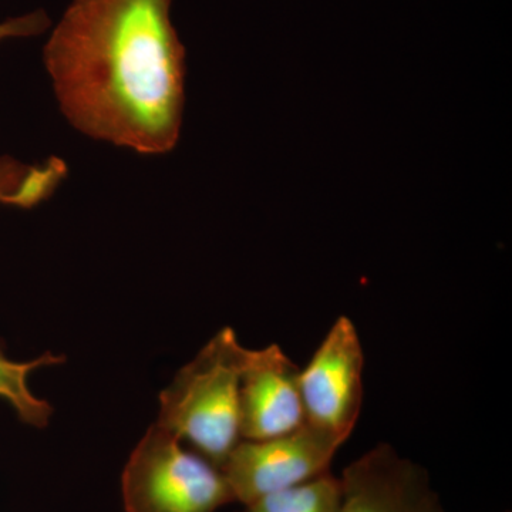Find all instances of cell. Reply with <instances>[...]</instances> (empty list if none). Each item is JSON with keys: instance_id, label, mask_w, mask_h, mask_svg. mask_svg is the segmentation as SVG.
<instances>
[{"instance_id": "obj_9", "label": "cell", "mask_w": 512, "mask_h": 512, "mask_svg": "<svg viewBox=\"0 0 512 512\" xmlns=\"http://www.w3.org/2000/svg\"><path fill=\"white\" fill-rule=\"evenodd\" d=\"M62 362L63 357L53 353H46L32 362H13L0 352V399L15 409L23 423L33 427H45L49 423L52 406L32 393L29 375L39 367Z\"/></svg>"}, {"instance_id": "obj_5", "label": "cell", "mask_w": 512, "mask_h": 512, "mask_svg": "<svg viewBox=\"0 0 512 512\" xmlns=\"http://www.w3.org/2000/svg\"><path fill=\"white\" fill-rule=\"evenodd\" d=\"M342 444L305 423L274 439L239 441L222 473L235 501L247 505L262 495L329 473L330 463Z\"/></svg>"}, {"instance_id": "obj_11", "label": "cell", "mask_w": 512, "mask_h": 512, "mask_svg": "<svg viewBox=\"0 0 512 512\" xmlns=\"http://www.w3.org/2000/svg\"><path fill=\"white\" fill-rule=\"evenodd\" d=\"M52 26V20L45 10H33L26 15L16 16L0 22V42L10 39H25L43 35Z\"/></svg>"}, {"instance_id": "obj_1", "label": "cell", "mask_w": 512, "mask_h": 512, "mask_svg": "<svg viewBox=\"0 0 512 512\" xmlns=\"http://www.w3.org/2000/svg\"><path fill=\"white\" fill-rule=\"evenodd\" d=\"M173 0H73L43 52L60 109L94 140L165 154L180 137L185 49Z\"/></svg>"}, {"instance_id": "obj_3", "label": "cell", "mask_w": 512, "mask_h": 512, "mask_svg": "<svg viewBox=\"0 0 512 512\" xmlns=\"http://www.w3.org/2000/svg\"><path fill=\"white\" fill-rule=\"evenodd\" d=\"M123 500L127 512H215L235 498L220 468L156 423L128 458Z\"/></svg>"}, {"instance_id": "obj_2", "label": "cell", "mask_w": 512, "mask_h": 512, "mask_svg": "<svg viewBox=\"0 0 512 512\" xmlns=\"http://www.w3.org/2000/svg\"><path fill=\"white\" fill-rule=\"evenodd\" d=\"M245 350L234 330H220L160 394L157 423L220 470L242 440L239 384Z\"/></svg>"}, {"instance_id": "obj_7", "label": "cell", "mask_w": 512, "mask_h": 512, "mask_svg": "<svg viewBox=\"0 0 512 512\" xmlns=\"http://www.w3.org/2000/svg\"><path fill=\"white\" fill-rule=\"evenodd\" d=\"M340 512H444L426 470L379 444L343 471Z\"/></svg>"}, {"instance_id": "obj_4", "label": "cell", "mask_w": 512, "mask_h": 512, "mask_svg": "<svg viewBox=\"0 0 512 512\" xmlns=\"http://www.w3.org/2000/svg\"><path fill=\"white\" fill-rule=\"evenodd\" d=\"M362 343L349 318H339L299 373L305 423L345 443L363 400Z\"/></svg>"}, {"instance_id": "obj_10", "label": "cell", "mask_w": 512, "mask_h": 512, "mask_svg": "<svg viewBox=\"0 0 512 512\" xmlns=\"http://www.w3.org/2000/svg\"><path fill=\"white\" fill-rule=\"evenodd\" d=\"M342 484L330 473L305 483L262 495L245 512H340Z\"/></svg>"}, {"instance_id": "obj_6", "label": "cell", "mask_w": 512, "mask_h": 512, "mask_svg": "<svg viewBox=\"0 0 512 512\" xmlns=\"http://www.w3.org/2000/svg\"><path fill=\"white\" fill-rule=\"evenodd\" d=\"M299 373L278 345L245 350L239 384L242 440L274 439L305 424Z\"/></svg>"}, {"instance_id": "obj_8", "label": "cell", "mask_w": 512, "mask_h": 512, "mask_svg": "<svg viewBox=\"0 0 512 512\" xmlns=\"http://www.w3.org/2000/svg\"><path fill=\"white\" fill-rule=\"evenodd\" d=\"M67 167L60 158H50L43 164L26 165L15 158H0V204L32 208L52 197Z\"/></svg>"}]
</instances>
